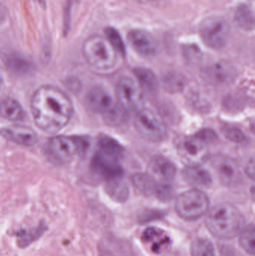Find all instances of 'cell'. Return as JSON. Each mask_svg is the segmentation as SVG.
<instances>
[{"instance_id":"603a6c76","label":"cell","mask_w":255,"mask_h":256,"mask_svg":"<svg viewBox=\"0 0 255 256\" xmlns=\"http://www.w3.org/2000/svg\"><path fill=\"white\" fill-rule=\"evenodd\" d=\"M235 20L243 30L253 31L255 28V16L250 6L242 4L238 6L235 12Z\"/></svg>"},{"instance_id":"d4e9b609","label":"cell","mask_w":255,"mask_h":256,"mask_svg":"<svg viewBox=\"0 0 255 256\" xmlns=\"http://www.w3.org/2000/svg\"><path fill=\"white\" fill-rule=\"evenodd\" d=\"M190 254L191 256H215V249L211 240L198 238L192 243Z\"/></svg>"},{"instance_id":"ac0fdd59","label":"cell","mask_w":255,"mask_h":256,"mask_svg":"<svg viewBox=\"0 0 255 256\" xmlns=\"http://www.w3.org/2000/svg\"><path fill=\"white\" fill-rule=\"evenodd\" d=\"M0 116L8 121L19 122L23 120L25 114L17 100L6 98L0 102Z\"/></svg>"},{"instance_id":"e0dca14e","label":"cell","mask_w":255,"mask_h":256,"mask_svg":"<svg viewBox=\"0 0 255 256\" xmlns=\"http://www.w3.org/2000/svg\"><path fill=\"white\" fill-rule=\"evenodd\" d=\"M150 170L153 176L165 182H173L176 176L175 164L167 158L162 156H154L150 162Z\"/></svg>"},{"instance_id":"83f0119b","label":"cell","mask_w":255,"mask_h":256,"mask_svg":"<svg viewBox=\"0 0 255 256\" xmlns=\"http://www.w3.org/2000/svg\"><path fill=\"white\" fill-rule=\"evenodd\" d=\"M174 194L173 184L172 182H165V180H157L154 195L161 200L166 202L171 200Z\"/></svg>"},{"instance_id":"836d02e7","label":"cell","mask_w":255,"mask_h":256,"mask_svg":"<svg viewBox=\"0 0 255 256\" xmlns=\"http://www.w3.org/2000/svg\"><path fill=\"white\" fill-rule=\"evenodd\" d=\"M36 1H37V3H38L40 6H42V7H45V6H46V2H45V0H36Z\"/></svg>"},{"instance_id":"5bb4252c","label":"cell","mask_w":255,"mask_h":256,"mask_svg":"<svg viewBox=\"0 0 255 256\" xmlns=\"http://www.w3.org/2000/svg\"><path fill=\"white\" fill-rule=\"evenodd\" d=\"M127 39L133 50L141 56H151L156 52L157 48L154 39L143 30H131L128 33Z\"/></svg>"},{"instance_id":"7a4b0ae2","label":"cell","mask_w":255,"mask_h":256,"mask_svg":"<svg viewBox=\"0 0 255 256\" xmlns=\"http://www.w3.org/2000/svg\"><path fill=\"white\" fill-rule=\"evenodd\" d=\"M207 228L214 237L232 239L244 228L245 219L241 212L231 203H220L208 210Z\"/></svg>"},{"instance_id":"4316f807","label":"cell","mask_w":255,"mask_h":256,"mask_svg":"<svg viewBox=\"0 0 255 256\" xmlns=\"http://www.w3.org/2000/svg\"><path fill=\"white\" fill-rule=\"evenodd\" d=\"M105 36H106V40L109 42L117 52L121 55L125 54V45H124L121 34L115 28H112V27H108L105 30Z\"/></svg>"},{"instance_id":"9a60e30c","label":"cell","mask_w":255,"mask_h":256,"mask_svg":"<svg viewBox=\"0 0 255 256\" xmlns=\"http://www.w3.org/2000/svg\"><path fill=\"white\" fill-rule=\"evenodd\" d=\"M2 134L6 138L20 146L30 147L37 142L36 132L26 126L13 124L3 130Z\"/></svg>"},{"instance_id":"8fae6325","label":"cell","mask_w":255,"mask_h":256,"mask_svg":"<svg viewBox=\"0 0 255 256\" xmlns=\"http://www.w3.org/2000/svg\"><path fill=\"white\" fill-rule=\"evenodd\" d=\"M91 167L96 174L107 180L122 176V168L118 160L106 156L99 150L93 156Z\"/></svg>"},{"instance_id":"9c48e42d","label":"cell","mask_w":255,"mask_h":256,"mask_svg":"<svg viewBox=\"0 0 255 256\" xmlns=\"http://www.w3.org/2000/svg\"><path fill=\"white\" fill-rule=\"evenodd\" d=\"M48 149L52 158L62 164L70 162L76 155H79L75 136H55L49 140Z\"/></svg>"},{"instance_id":"ffe728a7","label":"cell","mask_w":255,"mask_h":256,"mask_svg":"<svg viewBox=\"0 0 255 256\" xmlns=\"http://www.w3.org/2000/svg\"><path fill=\"white\" fill-rule=\"evenodd\" d=\"M133 186L142 195L150 196L154 195L157 180L152 174L147 173H136L132 176Z\"/></svg>"},{"instance_id":"4dcf8cb0","label":"cell","mask_w":255,"mask_h":256,"mask_svg":"<svg viewBox=\"0 0 255 256\" xmlns=\"http://www.w3.org/2000/svg\"><path fill=\"white\" fill-rule=\"evenodd\" d=\"M195 136L206 144L213 143L217 140V136L216 132L213 130L208 129V128L201 130L197 134H195Z\"/></svg>"},{"instance_id":"8992f818","label":"cell","mask_w":255,"mask_h":256,"mask_svg":"<svg viewBox=\"0 0 255 256\" xmlns=\"http://www.w3.org/2000/svg\"><path fill=\"white\" fill-rule=\"evenodd\" d=\"M229 22L220 16H211L202 21L199 33L204 43L211 49L221 50L229 42L230 36Z\"/></svg>"},{"instance_id":"6da1fadb","label":"cell","mask_w":255,"mask_h":256,"mask_svg":"<svg viewBox=\"0 0 255 256\" xmlns=\"http://www.w3.org/2000/svg\"><path fill=\"white\" fill-rule=\"evenodd\" d=\"M34 124L47 134H55L67 126L73 112L70 98L52 86L39 87L31 99Z\"/></svg>"},{"instance_id":"e575fe53","label":"cell","mask_w":255,"mask_h":256,"mask_svg":"<svg viewBox=\"0 0 255 256\" xmlns=\"http://www.w3.org/2000/svg\"><path fill=\"white\" fill-rule=\"evenodd\" d=\"M0 86H1V78H0Z\"/></svg>"},{"instance_id":"cb8c5ba5","label":"cell","mask_w":255,"mask_h":256,"mask_svg":"<svg viewBox=\"0 0 255 256\" xmlns=\"http://www.w3.org/2000/svg\"><path fill=\"white\" fill-rule=\"evenodd\" d=\"M46 230V226L41 222L37 228H33L30 231L25 230L19 232L18 234V246L20 248H25L29 246L33 242L40 238Z\"/></svg>"},{"instance_id":"f1b7e54d","label":"cell","mask_w":255,"mask_h":256,"mask_svg":"<svg viewBox=\"0 0 255 256\" xmlns=\"http://www.w3.org/2000/svg\"><path fill=\"white\" fill-rule=\"evenodd\" d=\"M160 232L155 228H149L144 234V240L147 242H153V252L160 250V246L166 244L167 238L166 237L163 238Z\"/></svg>"},{"instance_id":"3957f363","label":"cell","mask_w":255,"mask_h":256,"mask_svg":"<svg viewBox=\"0 0 255 256\" xmlns=\"http://www.w3.org/2000/svg\"><path fill=\"white\" fill-rule=\"evenodd\" d=\"M82 52L87 63L97 72H111L118 64V52L106 38L100 36L88 38L82 45Z\"/></svg>"},{"instance_id":"f546056e","label":"cell","mask_w":255,"mask_h":256,"mask_svg":"<svg viewBox=\"0 0 255 256\" xmlns=\"http://www.w3.org/2000/svg\"><path fill=\"white\" fill-rule=\"evenodd\" d=\"M225 137L230 141L235 142H241L245 140V135L244 132L239 128H226L223 131Z\"/></svg>"},{"instance_id":"7c38bea8","label":"cell","mask_w":255,"mask_h":256,"mask_svg":"<svg viewBox=\"0 0 255 256\" xmlns=\"http://www.w3.org/2000/svg\"><path fill=\"white\" fill-rule=\"evenodd\" d=\"M208 79L217 85H228L235 80L237 76L235 68L226 60L216 62L206 69Z\"/></svg>"},{"instance_id":"1f68e13d","label":"cell","mask_w":255,"mask_h":256,"mask_svg":"<svg viewBox=\"0 0 255 256\" xmlns=\"http://www.w3.org/2000/svg\"><path fill=\"white\" fill-rule=\"evenodd\" d=\"M246 173L250 178L254 179L255 178V160L254 158L250 160L246 168Z\"/></svg>"},{"instance_id":"277c9868","label":"cell","mask_w":255,"mask_h":256,"mask_svg":"<svg viewBox=\"0 0 255 256\" xmlns=\"http://www.w3.org/2000/svg\"><path fill=\"white\" fill-rule=\"evenodd\" d=\"M88 103L92 110L103 116L109 126H117L124 121L125 110L115 102L112 94L103 87L91 88L88 94Z\"/></svg>"},{"instance_id":"d6a6232c","label":"cell","mask_w":255,"mask_h":256,"mask_svg":"<svg viewBox=\"0 0 255 256\" xmlns=\"http://www.w3.org/2000/svg\"><path fill=\"white\" fill-rule=\"evenodd\" d=\"M7 9L3 6L1 3H0V24H2L7 18Z\"/></svg>"},{"instance_id":"7402d4cb","label":"cell","mask_w":255,"mask_h":256,"mask_svg":"<svg viewBox=\"0 0 255 256\" xmlns=\"http://www.w3.org/2000/svg\"><path fill=\"white\" fill-rule=\"evenodd\" d=\"M133 72L141 88L148 92H154L157 90L158 80L152 70L146 68H136Z\"/></svg>"},{"instance_id":"5b68a950","label":"cell","mask_w":255,"mask_h":256,"mask_svg":"<svg viewBox=\"0 0 255 256\" xmlns=\"http://www.w3.org/2000/svg\"><path fill=\"white\" fill-rule=\"evenodd\" d=\"M175 206L180 218L185 220L193 221L208 213L210 201L205 192L199 189H193L180 194Z\"/></svg>"},{"instance_id":"ba28073f","label":"cell","mask_w":255,"mask_h":256,"mask_svg":"<svg viewBox=\"0 0 255 256\" xmlns=\"http://www.w3.org/2000/svg\"><path fill=\"white\" fill-rule=\"evenodd\" d=\"M118 102L126 110H139L143 104L142 90L138 82L129 76H122L116 86Z\"/></svg>"},{"instance_id":"44dd1931","label":"cell","mask_w":255,"mask_h":256,"mask_svg":"<svg viewBox=\"0 0 255 256\" xmlns=\"http://www.w3.org/2000/svg\"><path fill=\"white\" fill-rule=\"evenodd\" d=\"M106 192L116 202H124L129 197V188L121 177L107 180Z\"/></svg>"},{"instance_id":"30bf717a","label":"cell","mask_w":255,"mask_h":256,"mask_svg":"<svg viewBox=\"0 0 255 256\" xmlns=\"http://www.w3.org/2000/svg\"><path fill=\"white\" fill-rule=\"evenodd\" d=\"M212 164L220 180L226 186H236L242 180L241 168L235 160L217 156L213 160Z\"/></svg>"},{"instance_id":"52a82bcc","label":"cell","mask_w":255,"mask_h":256,"mask_svg":"<svg viewBox=\"0 0 255 256\" xmlns=\"http://www.w3.org/2000/svg\"><path fill=\"white\" fill-rule=\"evenodd\" d=\"M135 126L139 134L148 141L160 142L166 140L167 129L160 118L149 109L138 110Z\"/></svg>"},{"instance_id":"d6986e66","label":"cell","mask_w":255,"mask_h":256,"mask_svg":"<svg viewBox=\"0 0 255 256\" xmlns=\"http://www.w3.org/2000/svg\"><path fill=\"white\" fill-rule=\"evenodd\" d=\"M99 152L114 159H121L124 156V148L117 140L108 136L102 135L98 140Z\"/></svg>"},{"instance_id":"484cf974","label":"cell","mask_w":255,"mask_h":256,"mask_svg":"<svg viewBox=\"0 0 255 256\" xmlns=\"http://www.w3.org/2000/svg\"><path fill=\"white\" fill-rule=\"evenodd\" d=\"M255 226L250 224L248 226L243 228L240 236V244L241 248L251 256H254L255 252Z\"/></svg>"},{"instance_id":"2e32d148","label":"cell","mask_w":255,"mask_h":256,"mask_svg":"<svg viewBox=\"0 0 255 256\" xmlns=\"http://www.w3.org/2000/svg\"><path fill=\"white\" fill-rule=\"evenodd\" d=\"M184 180L196 188H208L212 184L210 173L199 164H190L182 172Z\"/></svg>"},{"instance_id":"4fadbf2b","label":"cell","mask_w":255,"mask_h":256,"mask_svg":"<svg viewBox=\"0 0 255 256\" xmlns=\"http://www.w3.org/2000/svg\"><path fill=\"white\" fill-rule=\"evenodd\" d=\"M180 153L184 158L189 160L193 164H197L198 161L202 160L206 156L207 144L202 140L193 136L184 137L178 143Z\"/></svg>"}]
</instances>
